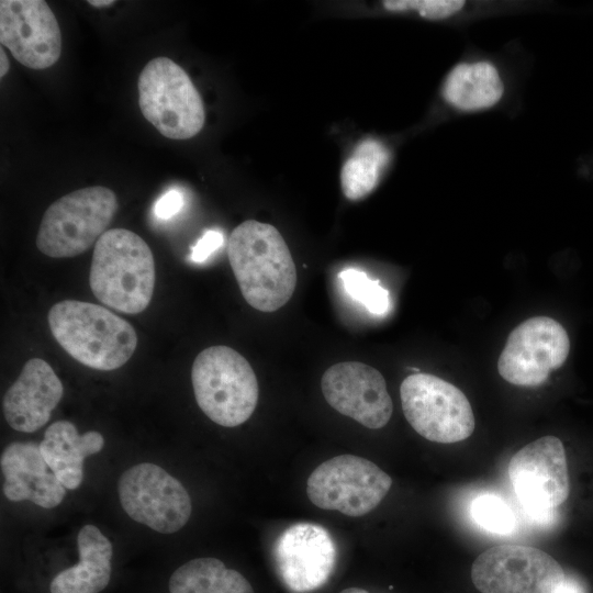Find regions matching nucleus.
I'll list each match as a JSON object with an SVG mask.
<instances>
[{
	"mask_svg": "<svg viewBox=\"0 0 593 593\" xmlns=\"http://www.w3.org/2000/svg\"><path fill=\"white\" fill-rule=\"evenodd\" d=\"M119 208L115 193L102 186L75 190L45 211L36 246L52 258H70L88 250L104 234Z\"/></svg>",
	"mask_w": 593,
	"mask_h": 593,
	"instance_id": "nucleus-5",
	"label": "nucleus"
},
{
	"mask_svg": "<svg viewBox=\"0 0 593 593\" xmlns=\"http://www.w3.org/2000/svg\"><path fill=\"white\" fill-rule=\"evenodd\" d=\"M390 161V152L378 139L365 138L343 165L340 186L345 197L357 201L378 184Z\"/></svg>",
	"mask_w": 593,
	"mask_h": 593,
	"instance_id": "nucleus-22",
	"label": "nucleus"
},
{
	"mask_svg": "<svg viewBox=\"0 0 593 593\" xmlns=\"http://www.w3.org/2000/svg\"><path fill=\"white\" fill-rule=\"evenodd\" d=\"M88 3L96 8H108L115 3L113 0H89Z\"/></svg>",
	"mask_w": 593,
	"mask_h": 593,
	"instance_id": "nucleus-30",
	"label": "nucleus"
},
{
	"mask_svg": "<svg viewBox=\"0 0 593 593\" xmlns=\"http://www.w3.org/2000/svg\"><path fill=\"white\" fill-rule=\"evenodd\" d=\"M103 436L96 430L80 435L69 421L51 424L40 443L41 454L51 471L67 490L77 489L83 479V460L99 452Z\"/></svg>",
	"mask_w": 593,
	"mask_h": 593,
	"instance_id": "nucleus-18",
	"label": "nucleus"
},
{
	"mask_svg": "<svg viewBox=\"0 0 593 593\" xmlns=\"http://www.w3.org/2000/svg\"><path fill=\"white\" fill-rule=\"evenodd\" d=\"M569 350L570 340L563 326L551 317L535 316L508 335L497 370L512 384L536 387L563 365Z\"/></svg>",
	"mask_w": 593,
	"mask_h": 593,
	"instance_id": "nucleus-12",
	"label": "nucleus"
},
{
	"mask_svg": "<svg viewBox=\"0 0 593 593\" xmlns=\"http://www.w3.org/2000/svg\"><path fill=\"white\" fill-rule=\"evenodd\" d=\"M170 593H254L247 579L215 558H197L169 579Z\"/></svg>",
	"mask_w": 593,
	"mask_h": 593,
	"instance_id": "nucleus-21",
	"label": "nucleus"
},
{
	"mask_svg": "<svg viewBox=\"0 0 593 593\" xmlns=\"http://www.w3.org/2000/svg\"><path fill=\"white\" fill-rule=\"evenodd\" d=\"M224 243V235L215 230L206 231L191 247L190 259L193 262H203Z\"/></svg>",
	"mask_w": 593,
	"mask_h": 593,
	"instance_id": "nucleus-26",
	"label": "nucleus"
},
{
	"mask_svg": "<svg viewBox=\"0 0 593 593\" xmlns=\"http://www.w3.org/2000/svg\"><path fill=\"white\" fill-rule=\"evenodd\" d=\"M273 555L283 583L293 592L304 593L326 583L334 570L337 552L326 528L298 523L280 534Z\"/></svg>",
	"mask_w": 593,
	"mask_h": 593,
	"instance_id": "nucleus-15",
	"label": "nucleus"
},
{
	"mask_svg": "<svg viewBox=\"0 0 593 593\" xmlns=\"http://www.w3.org/2000/svg\"><path fill=\"white\" fill-rule=\"evenodd\" d=\"M47 320L61 348L92 369L110 371L122 367L137 346L134 327L98 304L64 300L51 307Z\"/></svg>",
	"mask_w": 593,
	"mask_h": 593,
	"instance_id": "nucleus-2",
	"label": "nucleus"
},
{
	"mask_svg": "<svg viewBox=\"0 0 593 593\" xmlns=\"http://www.w3.org/2000/svg\"><path fill=\"white\" fill-rule=\"evenodd\" d=\"M0 77H4L10 68V61L8 59L7 54L4 53V49L1 47L0 49Z\"/></svg>",
	"mask_w": 593,
	"mask_h": 593,
	"instance_id": "nucleus-29",
	"label": "nucleus"
},
{
	"mask_svg": "<svg viewBox=\"0 0 593 593\" xmlns=\"http://www.w3.org/2000/svg\"><path fill=\"white\" fill-rule=\"evenodd\" d=\"M227 256L250 306L273 312L291 299L296 284L295 265L275 226L255 220L243 222L228 238Z\"/></svg>",
	"mask_w": 593,
	"mask_h": 593,
	"instance_id": "nucleus-1",
	"label": "nucleus"
},
{
	"mask_svg": "<svg viewBox=\"0 0 593 593\" xmlns=\"http://www.w3.org/2000/svg\"><path fill=\"white\" fill-rule=\"evenodd\" d=\"M0 42L31 69L52 67L61 53L59 25L43 0H1Z\"/></svg>",
	"mask_w": 593,
	"mask_h": 593,
	"instance_id": "nucleus-13",
	"label": "nucleus"
},
{
	"mask_svg": "<svg viewBox=\"0 0 593 593\" xmlns=\"http://www.w3.org/2000/svg\"><path fill=\"white\" fill-rule=\"evenodd\" d=\"M321 388L334 410L365 427L378 429L391 418L393 404L385 380L371 366L358 361L335 363L322 376Z\"/></svg>",
	"mask_w": 593,
	"mask_h": 593,
	"instance_id": "nucleus-14",
	"label": "nucleus"
},
{
	"mask_svg": "<svg viewBox=\"0 0 593 593\" xmlns=\"http://www.w3.org/2000/svg\"><path fill=\"white\" fill-rule=\"evenodd\" d=\"M0 466L8 500H29L43 508H53L64 500L67 489L48 468L38 444L15 441L8 445Z\"/></svg>",
	"mask_w": 593,
	"mask_h": 593,
	"instance_id": "nucleus-17",
	"label": "nucleus"
},
{
	"mask_svg": "<svg viewBox=\"0 0 593 593\" xmlns=\"http://www.w3.org/2000/svg\"><path fill=\"white\" fill-rule=\"evenodd\" d=\"M405 418L422 437L440 444L467 439L474 429V416L465 393L454 384L428 373L407 376L400 387Z\"/></svg>",
	"mask_w": 593,
	"mask_h": 593,
	"instance_id": "nucleus-7",
	"label": "nucleus"
},
{
	"mask_svg": "<svg viewBox=\"0 0 593 593\" xmlns=\"http://www.w3.org/2000/svg\"><path fill=\"white\" fill-rule=\"evenodd\" d=\"M555 593H588L582 582L574 577L564 578L563 582L558 586Z\"/></svg>",
	"mask_w": 593,
	"mask_h": 593,
	"instance_id": "nucleus-28",
	"label": "nucleus"
},
{
	"mask_svg": "<svg viewBox=\"0 0 593 593\" xmlns=\"http://www.w3.org/2000/svg\"><path fill=\"white\" fill-rule=\"evenodd\" d=\"M118 493L132 519L160 534L178 532L191 515V499L186 488L155 463L143 462L124 471Z\"/></svg>",
	"mask_w": 593,
	"mask_h": 593,
	"instance_id": "nucleus-10",
	"label": "nucleus"
},
{
	"mask_svg": "<svg viewBox=\"0 0 593 593\" xmlns=\"http://www.w3.org/2000/svg\"><path fill=\"white\" fill-rule=\"evenodd\" d=\"M465 2L459 0H390L383 7L389 11H416L427 19H444L460 11Z\"/></svg>",
	"mask_w": 593,
	"mask_h": 593,
	"instance_id": "nucleus-25",
	"label": "nucleus"
},
{
	"mask_svg": "<svg viewBox=\"0 0 593 593\" xmlns=\"http://www.w3.org/2000/svg\"><path fill=\"white\" fill-rule=\"evenodd\" d=\"M63 394V383L51 365L32 358L3 396L5 421L18 432L33 433L48 422Z\"/></svg>",
	"mask_w": 593,
	"mask_h": 593,
	"instance_id": "nucleus-16",
	"label": "nucleus"
},
{
	"mask_svg": "<svg viewBox=\"0 0 593 593\" xmlns=\"http://www.w3.org/2000/svg\"><path fill=\"white\" fill-rule=\"evenodd\" d=\"M191 381L195 401L214 423L235 427L254 413L259 395L250 363L235 349L212 346L194 359Z\"/></svg>",
	"mask_w": 593,
	"mask_h": 593,
	"instance_id": "nucleus-4",
	"label": "nucleus"
},
{
	"mask_svg": "<svg viewBox=\"0 0 593 593\" xmlns=\"http://www.w3.org/2000/svg\"><path fill=\"white\" fill-rule=\"evenodd\" d=\"M89 284L107 306L127 314L143 312L155 287V261L147 243L126 228L108 230L94 244Z\"/></svg>",
	"mask_w": 593,
	"mask_h": 593,
	"instance_id": "nucleus-3",
	"label": "nucleus"
},
{
	"mask_svg": "<svg viewBox=\"0 0 593 593\" xmlns=\"http://www.w3.org/2000/svg\"><path fill=\"white\" fill-rule=\"evenodd\" d=\"M144 118L165 137L188 139L204 124L201 96L188 74L168 57L149 60L137 80Z\"/></svg>",
	"mask_w": 593,
	"mask_h": 593,
	"instance_id": "nucleus-6",
	"label": "nucleus"
},
{
	"mask_svg": "<svg viewBox=\"0 0 593 593\" xmlns=\"http://www.w3.org/2000/svg\"><path fill=\"white\" fill-rule=\"evenodd\" d=\"M472 516L483 529L505 535L515 528V517L504 500L494 494L478 496L472 503Z\"/></svg>",
	"mask_w": 593,
	"mask_h": 593,
	"instance_id": "nucleus-24",
	"label": "nucleus"
},
{
	"mask_svg": "<svg viewBox=\"0 0 593 593\" xmlns=\"http://www.w3.org/2000/svg\"><path fill=\"white\" fill-rule=\"evenodd\" d=\"M340 593H369V592L360 588H348V589L343 590Z\"/></svg>",
	"mask_w": 593,
	"mask_h": 593,
	"instance_id": "nucleus-31",
	"label": "nucleus"
},
{
	"mask_svg": "<svg viewBox=\"0 0 593 593\" xmlns=\"http://www.w3.org/2000/svg\"><path fill=\"white\" fill-rule=\"evenodd\" d=\"M183 205V197L178 190H169L154 204V213L158 219L168 220L176 215Z\"/></svg>",
	"mask_w": 593,
	"mask_h": 593,
	"instance_id": "nucleus-27",
	"label": "nucleus"
},
{
	"mask_svg": "<svg viewBox=\"0 0 593 593\" xmlns=\"http://www.w3.org/2000/svg\"><path fill=\"white\" fill-rule=\"evenodd\" d=\"M566 573L556 559L530 546H494L474 560L471 579L481 593H555Z\"/></svg>",
	"mask_w": 593,
	"mask_h": 593,
	"instance_id": "nucleus-11",
	"label": "nucleus"
},
{
	"mask_svg": "<svg viewBox=\"0 0 593 593\" xmlns=\"http://www.w3.org/2000/svg\"><path fill=\"white\" fill-rule=\"evenodd\" d=\"M392 485V479L374 462L355 455H340L317 466L306 483L309 500L322 510L359 517L376 508Z\"/></svg>",
	"mask_w": 593,
	"mask_h": 593,
	"instance_id": "nucleus-8",
	"label": "nucleus"
},
{
	"mask_svg": "<svg viewBox=\"0 0 593 593\" xmlns=\"http://www.w3.org/2000/svg\"><path fill=\"white\" fill-rule=\"evenodd\" d=\"M79 562L59 572L51 582V593H99L111 578L112 544L94 525L78 533Z\"/></svg>",
	"mask_w": 593,
	"mask_h": 593,
	"instance_id": "nucleus-19",
	"label": "nucleus"
},
{
	"mask_svg": "<svg viewBox=\"0 0 593 593\" xmlns=\"http://www.w3.org/2000/svg\"><path fill=\"white\" fill-rule=\"evenodd\" d=\"M508 478L530 518L550 523L569 495L564 447L555 436H545L518 450L510 460Z\"/></svg>",
	"mask_w": 593,
	"mask_h": 593,
	"instance_id": "nucleus-9",
	"label": "nucleus"
},
{
	"mask_svg": "<svg viewBox=\"0 0 593 593\" xmlns=\"http://www.w3.org/2000/svg\"><path fill=\"white\" fill-rule=\"evenodd\" d=\"M503 94V83L495 67L485 61L461 64L448 75L444 96L461 110H479L494 105Z\"/></svg>",
	"mask_w": 593,
	"mask_h": 593,
	"instance_id": "nucleus-20",
	"label": "nucleus"
},
{
	"mask_svg": "<svg viewBox=\"0 0 593 593\" xmlns=\"http://www.w3.org/2000/svg\"><path fill=\"white\" fill-rule=\"evenodd\" d=\"M346 293L371 314L383 315L390 305L389 292L378 280L355 268H346L339 272Z\"/></svg>",
	"mask_w": 593,
	"mask_h": 593,
	"instance_id": "nucleus-23",
	"label": "nucleus"
}]
</instances>
